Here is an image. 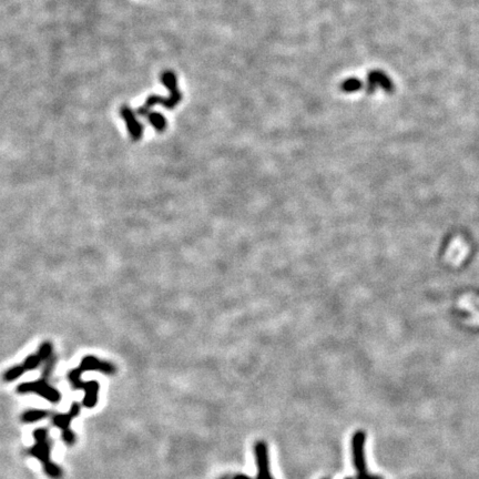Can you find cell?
Listing matches in <instances>:
<instances>
[{"mask_svg": "<svg viewBox=\"0 0 479 479\" xmlns=\"http://www.w3.org/2000/svg\"><path fill=\"white\" fill-rule=\"evenodd\" d=\"M35 445L28 449V455L40 460L46 475L53 479H60L63 473L57 464L51 460V441L46 428H37L34 430Z\"/></svg>", "mask_w": 479, "mask_h": 479, "instance_id": "1", "label": "cell"}, {"mask_svg": "<svg viewBox=\"0 0 479 479\" xmlns=\"http://www.w3.org/2000/svg\"><path fill=\"white\" fill-rule=\"evenodd\" d=\"M161 82L168 88L170 95L168 97H160V96H150L144 102V105L137 110V113L140 117H147V114L150 112V110L153 106L162 105L165 109L172 110L175 108L176 105H179L182 100V94H181L178 88V81H176V76L173 71L165 70L161 73Z\"/></svg>", "mask_w": 479, "mask_h": 479, "instance_id": "2", "label": "cell"}, {"mask_svg": "<svg viewBox=\"0 0 479 479\" xmlns=\"http://www.w3.org/2000/svg\"><path fill=\"white\" fill-rule=\"evenodd\" d=\"M82 372L78 369H74L68 372V380L74 389H83L85 396L82 399V405L86 408L92 409L97 406L99 402V390L100 384L97 380H82Z\"/></svg>", "mask_w": 479, "mask_h": 479, "instance_id": "3", "label": "cell"}, {"mask_svg": "<svg viewBox=\"0 0 479 479\" xmlns=\"http://www.w3.org/2000/svg\"><path fill=\"white\" fill-rule=\"evenodd\" d=\"M365 443L366 434L363 430H357L352 437V458L353 465L356 469L355 479H383L382 477L372 475L367 471V465L365 459Z\"/></svg>", "mask_w": 479, "mask_h": 479, "instance_id": "4", "label": "cell"}, {"mask_svg": "<svg viewBox=\"0 0 479 479\" xmlns=\"http://www.w3.org/2000/svg\"><path fill=\"white\" fill-rule=\"evenodd\" d=\"M17 393L21 395L36 394L51 404H58L61 401V394L59 390L50 385L45 377L19 384L17 386Z\"/></svg>", "mask_w": 479, "mask_h": 479, "instance_id": "5", "label": "cell"}, {"mask_svg": "<svg viewBox=\"0 0 479 479\" xmlns=\"http://www.w3.org/2000/svg\"><path fill=\"white\" fill-rule=\"evenodd\" d=\"M81 412V406L79 403H72L70 409L68 413L64 414H55L51 418L53 426L57 427L58 429L61 430V438L64 441V444L68 446H73L76 444L77 436L74 431L70 428L71 422L76 418Z\"/></svg>", "mask_w": 479, "mask_h": 479, "instance_id": "6", "label": "cell"}, {"mask_svg": "<svg viewBox=\"0 0 479 479\" xmlns=\"http://www.w3.org/2000/svg\"><path fill=\"white\" fill-rule=\"evenodd\" d=\"M254 457L257 464V479H274L269 468V457L267 445L263 440H258L254 444Z\"/></svg>", "mask_w": 479, "mask_h": 479, "instance_id": "7", "label": "cell"}, {"mask_svg": "<svg viewBox=\"0 0 479 479\" xmlns=\"http://www.w3.org/2000/svg\"><path fill=\"white\" fill-rule=\"evenodd\" d=\"M394 89V82L384 71L374 70L367 74V87L365 89L367 94H374L377 90H383L386 94H392Z\"/></svg>", "mask_w": 479, "mask_h": 479, "instance_id": "8", "label": "cell"}, {"mask_svg": "<svg viewBox=\"0 0 479 479\" xmlns=\"http://www.w3.org/2000/svg\"><path fill=\"white\" fill-rule=\"evenodd\" d=\"M79 370L82 373L88 371H96L105 375H114L117 373V367H115L111 362H106L104 360L98 359L94 355H87L82 357V360L79 364Z\"/></svg>", "mask_w": 479, "mask_h": 479, "instance_id": "9", "label": "cell"}, {"mask_svg": "<svg viewBox=\"0 0 479 479\" xmlns=\"http://www.w3.org/2000/svg\"><path fill=\"white\" fill-rule=\"evenodd\" d=\"M120 115L121 118L124 120L125 124H127V129L130 134V138H131L133 141L141 140V138L143 137V127L142 124L139 122V120L136 117V113L133 112V110L130 108L129 106H122L120 109Z\"/></svg>", "mask_w": 479, "mask_h": 479, "instance_id": "10", "label": "cell"}, {"mask_svg": "<svg viewBox=\"0 0 479 479\" xmlns=\"http://www.w3.org/2000/svg\"><path fill=\"white\" fill-rule=\"evenodd\" d=\"M49 416V412L45 409H28V411L21 414L20 420L25 424H30V423H37L45 420Z\"/></svg>", "mask_w": 479, "mask_h": 479, "instance_id": "11", "label": "cell"}, {"mask_svg": "<svg viewBox=\"0 0 479 479\" xmlns=\"http://www.w3.org/2000/svg\"><path fill=\"white\" fill-rule=\"evenodd\" d=\"M153 128L156 129V131L159 133L163 132L166 129V119L163 117V114L160 112H157V111H150L147 114L146 117Z\"/></svg>", "mask_w": 479, "mask_h": 479, "instance_id": "12", "label": "cell"}, {"mask_svg": "<svg viewBox=\"0 0 479 479\" xmlns=\"http://www.w3.org/2000/svg\"><path fill=\"white\" fill-rule=\"evenodd\" d=\"M341 90L345 94H353V92H359L361 90H364V82L357 78H350L346 79L345 81L342 82Z\"/></svg>", "mask_w": 479, "mask_h": 479, "instance_id": "13", "label": "cell"}, {"mask_svg": "<svg viewBox=\"0 0 479 479\" xmlns=\"http://www.w3.org/2000/svg\"><path fill=\"white\" fill-rule=\"evenodd\" d=\"M45 360L43 359V356H41L38 352L35 353V354H31L29 356H27L25 361L21 363V367H22V370L25 371V373L26 372H29V371H35L36 369H38V367L41 365V363H43Z\"/></svg>", "mask_w": 479, "mask_h": 479, "instance_id": "14", "label": "cell"}, {"mask_svg": "<svg viewBox=\"0 0 479 479\" xmlns=\"http://www.w3.org/2000/svg\"><path fill=\"white\" fill-rule=\"evenodd\" d=\"M38 353L43 356V359L45 361H48L51 357V355H53V344H51L49 341L41 343V345L38 348Z\"/></svg>", "mask_w": 479, "mask_h": 479, "instance_id": "15", "label": "cell"}, {"mask_svg": "<svg viewBox=\"0 0 479 479\" xmlns=\"http://www.w3.org/2000/svg\"><path fill=\"white\" fill-rule=\"evenodd\" d=\"M232 479H252V478L244 475V474H239V475H235Z\"/></svg>", "mask_w": 479, "mask_h": 479, "instance_id": "16", "label": "cell"}, {"mask_svg": "<svg viewBox=\"0 0 479 479\" xmlns=\"http://www.w3.org/2000/svg\"><path fill=\"white\" fill-rule=\"evenodd\" d=\"M345 479H353V478H351V477H347V478H345Z\"/></svg>", "mask_w": 479, "mask_h": 479, "instance_id": "17", "label": "cell"}, {"mask_svg": "<svg viewBox=\"0 0 479 479\" xmlns=\"http://www.w3.org/2000/svg\"><path fill=\"white\" fill-rule=\"evenodd\" d=\"M323 479H328V478H323Z\"/></svg>", "mask_w": 479, "mask_h": 479, "instance_id": "18", "label": "cell"}]
</instances>
